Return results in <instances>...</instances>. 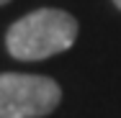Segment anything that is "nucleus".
<instances>
[{
  "instance_id": "1",
  "label": "nucleus",
  "mask_w": 121,
  "mask_h": 118,
  "mask_svg": "<svg viewBox=\"0 0 121 118\" xmlns=\"http://www.w3.org/2000/svg\"><path fill=\"white\" fill-rule=\"evenodd\" d=\"M77 39V21L67 10L41 8L34 10L8 28L5 46L8 54L21 62H39L67 51Z\"/></svg>"
},
{
  "instance_id": "2",
  "label": "nucleus",
  "mask_w": 121,
  "mask_h": 118,
  "mask_svg": "<svg viewBox=\"0 0 121 118\" xmlns=\"http://www.w3.org/2000/svg\"><path fill=\"white\" fill-rule=\"evenodd\" d=\"M62 100V90L41 74H0V118H41Z\"/></svg>"
},
{
  "instance_id": "3",
  "label": "nucleus",
  "mask_w": 121,
  "mask_h": 118,
  "mask_svg": "<svg viewBox=\"0 0 121 118\" xmlns=\"http://www.w3.org/2000/svg\"><path fill=\"white\" fill-rule=\"evenodd\" d=\"M113 5H116V8H119V10H121V0H113Z\"/></svg>"
},
{
  "instance_id": "4",
  "label": "nucleus",
  "mask_w": 121,
  "mask_h": 118,
  "mask_svg": "<svg viewBox=\"0 0 121 118\" xmlns=\"http://www.w3.org/2000/svg\"><path fill=\"white\" fill-rule=\"evenodd\" d=\"M5 3H10V0H0V5H5Z\"/></svg>"
}]
</instances>
